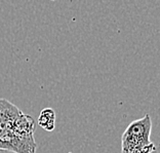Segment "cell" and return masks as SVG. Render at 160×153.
<instances>
[{
	"label": "cell",
	"mask_w": 160,
	"mask_h": 153,
	"mask_svg": "<svg viewBox=\"0 0 160 153\" xmlns=\"http://www.w3.org/2000/svg\"><path fill=\"white\" fill-rule=\"evenodd\" d=\"M35 120L16 105L0 98V149L16 153H35Z\"/></svg>",
	"instance_id": "6da1fadb"
},
{
	"label": "cell",
	"mask_w": 160,
	"mask_h": 153,
	"mask_svg": "<svg viewBox=\"0 0 160 153\" xmlns=\"http://www.w3.org/2000/svg\"><path fill=\"white\" fill-rule=\"evenodd\" d=\"M152 121L150 115L130 122L121 138V153H152L156 150L150 140Z\"/></svg>",
	"instance_id": "7a4b0ae2"
},
{
	"label": "cell",
	"mask_w": 160,
	"mask_h": 153,
	"mask_svg": "<svg viewBox=\"0 0 160 153\" xmlns=\"http://www.w3.org/2000/svg\"><path fill=\"white\" fill-rule=\"evenodd\" d=\"M37 123L39 126H41L43 130H47V132H52L54 130L56 126V112L52 108H44L40 112L39 117L37 120Z\"/></svg>",
	"instance_id": "3957f363"
},
{
	"label": "cell",
	"mask_w": 160,
	"mask_h": 153,
	"mask_svg": "<svg viewBox=\"0 0 160 153\" xmlns=\"http://www.w3.org/2000/svg\"><path fill=\"white\" fill-rule=\"evenodd\" d=\"M0 153H16L10 150H6V149H0Z\"/></svg>",
	"instance_id": "277c9868"
},
{
	"label": "cell",
	"mask_w": 160,
	"mask_h": 153,
	"mask_svg": "<svg viewBox=\"0 0 160 153\" xmlns=\"http://www.w3.org/2000/svg\"><path fill=\"white\" fill-rule=\"evenodd\" d=\"M152 153H159V152H158V150H157V149H156V150H155V151H153V152H152Z\"/></svg>",
	"instance_id": "5b68a950"
}]
</instances>
